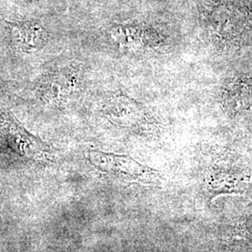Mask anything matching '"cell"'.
<instances>
[{"instance_id":"7a4b0ae2","label":"cell","mask_w":252,"mask_h":252,"mask_svg":"<svg viewBox=\"0 0 252 252\" xmlns=\"http://www.w3.org/2000/svg\"><path fill=\"white\" fill-rule=\"evenodd\" d=\"M0 136L14 153L22 157L37 162L51 160L53 154L51 147L29 133L7 110L0 111Z\"/></svg>"},{"instance_id":"5b68a950","label":"cell","mask_w":252,"mask_h":252,"mask_svg":"<svg viewBox=\"0 0 252 252\" xmlns=\"http://www.w3.org/2000/svg\"><path fill=\"white\" fill-rule=\"evenodd\" d=\"M109 33L120 48L127 52H140L161 42L156 32L140 26L116 25L110 28Z\"/></svg>"},{"instance_id":"52a82bcc","label":"cell","mask_w":252,"mask_h":252,"mask_svg":"<svg viewBox=\"0 0 252 252\" xmlns=\"http://www.w3.org/2000/svg\"><path fill=\"white\" fill-rule=\"evenodd\" d=\"M223 106L230 113H240L252 107V85L241 81H230L223 89Z\"/></svg>"},{"instance_id":"ba28073f","label":"cell","mask_w":252,"mask_h":252,"mask_svg":"<svg viewBox=\"0 0 252 252\" xmlns=\"http://www.w3.org/2000/svg\"><path fill=\"white\" fill-rule=\"evenodd\" d=\"M246 228H247V231L250 233L251 235H252V213L248 217L247 220H246Z\"/></svg>"},{"instance_id":"277c9868","label":"cell","mask_w":252,"mask_h":252,"mask_svg":"<svg viewBox=\"0 0 252 252\" xmlns=\"http://www.w3.org/2000/svg\"><path fill=\"white\" fill-rule=\"evenodd\" d=\"M108 121L123 127H139L148 125L147 109L135 99L124 94H116L108 98L102 108Z\"/></svg>"},{"instance_id":"6da1fadb","label":"cell","mask_w":252,"mask_h":252,"mask_svg":"<svg viewBox=\"0 0 252 252\" xmlns=\"http://www.w3.org/2000/svg\"><path fill=\"white\" fill-rule=\"evenodd\" d=\"M86 158L95 169L115 180L144 184L155 183L160 180L159 172L128 155L89 150Z\"/></svg>"},{"instance_id":"8992f818","label":"cell","mask_w":252,"mask_h":252,"mask_svg":"<svg viewBox=\"0 0 252 252\" xmlns=\"http://www.w3.org/2000/svg\"><path fill=\"white\" fill-rule=\"evenodd\" d=\"M10 28L15 45L26 54H34L40 51L49 40V33L38 22L12 24Z\"/></svg>"},{"instance_id":"3957f363","label":"cell","mask_w":252,"mask_h":252,"mask_svg":"<svg viewBox=\"0 0 252 252\" xmlns=\"http://www.w3.org/2000/svg\"><path fill=\"white\" fill-rule=\"evenodd\" d=\"M82 71L78 64L68 65L49 75L40 87V97L54 106L69 102L81 86Z\"/></svg>"}]
</instances>
